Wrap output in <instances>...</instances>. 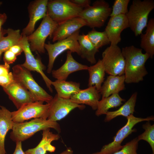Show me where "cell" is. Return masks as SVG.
Instances as JSON below:
<instances>
[{
  "label": "cell",
  "mask_w": 154,
  "mask_h": 154,
  "mask_svg": "<svg viewBox=\"0 0 154 154\" xmlns=\"http://www.w3.org/2000/svg\"><path fill=\"white\" fill-rule=\"evenodd\" d=\"M121 52L125 61V82L130 84L142 81L148 74L145 64L149 55L133 45L122 48Z\"/></svg>",
  "instance_id": "cell-1"
},
{
  "label": "cell",
  "mask_w": 154,
  "mask_h": 154,
  "mask_svg": "<svg viewBox=\"0 0 154 154\" xmlns=\"http://www.w3.org/2000/svg\"><path fill=\"white\" fill-rule=\"evenodd\" d=\"M52 128L58 133L61 131L59 124L57 122L47 119L36 118L22 123L14 122L10 138L13 141L22 142L29 138L38 131Z\"/></svg>",
  "instance_id": "cell-2"
},
{
  "label": "cell",
  "mask_w": 154,
  "mask_h": 154,
  "mask_svg": "<svg viewBox=\"0 0 154 154\" xmlns=\"http://www.w3.org/2000/svg\"><path fill=\"white\" fill-rule=\"evenodd\" d=\"M154 8L153 0H133L125 15L129 27L135 36L142 33L146 27L149 13Z\"/></svg>",
  "instance_id": "cell-3"
},
{
  "label": "cell",
  "mask_w": 154,
  "mask_h": 154,
  "mask_svg": "<svg viewBox=\"0 0 154 154\" xmlns=\"http://www.w3.org/2000/svg\"><path fill=\"white\" fill-rule=\"evenodd\" d=\"M14 80L22 84L32 94L36 101L49 104L53 97L49 94L35 81L30 71L21 65H16L12 68Z\"/></svg>",
  "instance_id": "cell-4"
},
{
  "label": "cell",
  "mask_w": 154,
  "mask_h": 154,
  "mask_svg": "<svg viewBox=\"0 0 154 154\" xmlns=\"http://www.w3.org/2000/svg\"><path fill=\"white\" fill-rule=\"evenodd\" d=\"M112 8L108 3L104 0H96L92 6L83 9L78 17L91 28L103 26L111 14Z\"/></svg>",
  "instance_id": "cell-5"
},
{
  "label": "cell",
  "mask_w": 154,
  "mask_h": 154,
  "mask_svg": "<svg viewBox=\"0 0 154 154\" xmlns=\"http://www.w3.org/2000/svg\"><path fill=\"white\" fill-rule=\"evenodd\" d=\"M83 9L69 0L48 1L46 14L58 24L78 17Z\"/></svg>",
  "instance_id": "cell-6"
},
{
  "label": "cell",
  "mask_w": 154,
  "mask_h": 154,
  "mask_svg": "<svg viewBox=\"0 0 154 154\" xmlns=\"http://www.w3.org/2000/svg\"><path fill=\"white\" fill-rule=\"evenodd\" d=\"M126 118L127 121L126 124L118 131L113 141L104 145L100 151L89 154H112L120 150L123 146L121 144L124 139L136 131V129H133L136 124L143 121L154 120L153 116L143 118L136 117L131 114Z\"/></svg>",
  "instance_id": "cell-7"
},
{
  "label": "cell",
  "mask_w": 154,
  "mask_h": 154,
  "mask_svg": "<svg viewBox=\"0 0 154 154\" xmlns=\"http://www.w3.org/2000/svg\"><path fill=\"white\" fill-rule=\"evenodd\" d=\"M79 30L67 38L57 41L54 44L45 43L44 48L48 53V63L47 72L50 73L52 70L55 60L60 54L66 50L72 52H76L80 56V52L78 38L79 36Z\"/></svg>",
  "instance_id": "cell-8"
},
{
  "label": "cell",
  "mask_w": 154,
  "mask_h": 154,
  "mask_svg": "<svg viewBox=\"0 0 154 154\" xmlns=\"http://www.w3.org/2000/svg\"><path fill=\"white\" fill-rule=\"evenodd\" d=\"M58 25L46 14L37 29L27 36L31 50L40 54L44 53L46 40L48 36L51 37Z\"/></svg>",
  "instance_id": "cell-9"
},
{
  "label": "cell",
  "mask_w": 154,
  "mask_h": 154,
  "mask_svg": "<svg viewBox=\"0 0 154 154\" xmlns=\"http://www.w3.org/2000/svg\"><path fill=\"white\" fill-rule=\"evenodd\" d=\"M101 60L105 72L114 76L124 74L125 59L117 45H110L107 48L102 52Z\"/></svg>",
  "instance_id": "cell-10"
},
{
  "label": "cell",
  "mask_w": 154,
  "mask_h": 154,
  "mask_svg": "<svg viewBox=\"0 0 154 154\" xmlns=\"http://www.w3.org/2000/svg\"><path fill=\"white\" fill-rule=\"evenodd\" d=\"M42 101H35L27 104L17 110L11 112V117L15 123H22L33 118L47 119L49 104H44Z\"/></svg>",
  "instance_id": "cell-11"
},
{
  "label": "cell",
  "mask_w": 154,
  "mask_h": 154,
  "mask_svg": "<svg viewBox=\"0 0 154 154\" xmlns=\"http://www.w3.org/2000/svg\"><path fill=\"white\" fill-rule=\"evenodd\" d=\"M19 45L22 48L25 57V62L21 64V65L30 71H35L39 73L49 90L52 92V81L44 72V71L46 69V67L43 64L40 58H35L33 55L27 36L22 35L19 41Z\"/></svg>",
  "instance_id": "cell-12"
},
{
  "label": "cell",
  "mask_w": 154,
  "mask_h": 154,
  "mask_svg": "<svg viewBox=\"0 0 154 154\" xmlns=\"http://www.w3.org/2000/svg\"><path fill=\"white\" fill-rule=\"evenodd\" d=\"M49 104L47 119L54 122H57L63 119L72 111L76 108L82 110L85 108L84 105L75 103L71 101L70 99L60 98L56 94Z\"/></svg>",
  "instance_id": "cell-13"
},
{
  "label": "cell",
  "mask_w": 154,
  "mask_h": 154,
  "mask_svg": "<svg viewBox=\"0 0 154 154\" xmlns=\"http://www.w3.org/2000/svg\"><path fill=\"white\" fill-rule=\"evenodd\" d=\"M17 109L27 103L36 101L31 93L21 84L15 80L3 88Z\"/></svg>",
  "instance_id": "cell-14"
},
{
  "label": "cell",
  "mask_w": 154,
  "mask_h": 154,
  "mask_svg": "<svg viewBox=\"0 0 154 154\" xmlns=\"http://www.w3.org/2000/svg\"><path fill=\"white\" fill-rule=\"evenodd\" d=\"M129 27L125 15L121 14L110 18L105 29L110 45H117L121 40V34L124 29Z\"/></svg>",
  "instance_id": "cell-15"
},
{
  "label": "cell",
  "mask_w": 154,
  "mask_h": 154,
  "mask_svg": "<svg viewBox=\"0 0 154 154\" xmlns=\"http://www.w3.org/2000/svg\"><path fill=\"white\" fill-rule=\"evenodd\" d=\"M48 0H37L30 4L28 8L29 20L27 26L23 30L21 35L28 36L35 30L36 23L46 15Z\"/></svg>",
  "instance_id": "cell-16"
},
{
  "label": "cell",
  "mask_w": 154,
  "mask_h": 154,
  "mask_svg": "<svg viewBox=\"0 0 154 154\" xmlns=\"http://www.w3.org/2000/svg\"><path fill=\"white\" fill-rule=\"evenodd\" d=\"M86 25L85 21L79 17L72 18L58 24L51 37L52 41L66 39Z\"/></svg>",
  "instance_id": "cell-17"
},
{
  "label": "cell",
  "mask_w": 154,
  "mask_h": 154,
  "mask_svg": "<svg viewBox=\"0 0 154 154\" xmlns=\"http://www.w3.org/2000/svg\"><path fill=\"white\" fill-rule=\"evenodd\" d=\"M69 50L67 52L66 58L65 62L59 68L52 70V77L56 80H66L69 75L74 72L82 70H87L88 67L81 64L75 60Z\"/></svg>",
  "instance_id": "cell-18"
},
{
  "label": "cell",
  "mask_w": 154,
  "mask_h": 154,
  "mask_svg": "<svg viewBox=\"0 0 154 154\" xmlns=\"http://www.w3.org/2000/svg\"><path fill=\"white\" fill-rule=\"evenodd\" d=\"M101 95L94 86L89 87L80 89L72 95L70 100L72 102L78 104H86L91 107L94 110H96Z\"/></svg>",
  "instance_id": "cell-19"
},
{
  "label": "cell",
  "mask_w": 154,
  "mask_h": 154,
  "mask_svg": "<svg viewBox=\"0 0 154 154\" xmlns=\"http://www.w3.org/2000/svg\"><path fill=\"white\" fill-rule=\"evenodd\" d=\"M60 137L59 134L53 133L50 128L44 129L43 130L42 139L37 146L27 150L25 153V154H46L47 151L54 152L56 147L51 143L58 140Z\"/></svg>",
  "instance_id": "cell-20"
},
{
  "label": "cell",
  "mask_w": 154,
  "mask_h": 154,
  "mask_svg": "<svg viewBox=\"0 0 154 154\" xmlns=\"http://www.w3.org/2000/svg\"><path fill=\"white\" fill-rule=\"evenodd\" d=\"M124 75L121 76L110 75L104 82L100 91L102 98L107 97L124 89Z\"/></svg>",
  "instance_id": "cell-21"
},
{
  "label": "cell",
  "mask_w": 154,
  "mask_h": 154,
  "mask_svg": "<svg viewBox=\"0 0 154 154\" xmlns=\"http://www.w3.org/2000/svg\"><path fill=\"white\" fill-rule=\"evenodd\" d=\"M14 122L11 117V112L6 107L0 106V154H5V141L8 131L12 129Z\"/></svg>",
  "instance_id": "cell-22"
},
{
  "label": "cell",
  "mask_w": 154,
  "mask_h": 154,
  "mask_svg": "<svg viewBox=\"0 0 154 154\" xmlns=\"http://www.w3.org/2000/svg\"><path fill=\"white\" fill-rule=\"evenodd\" d=\"M52 85L54 88L57 96L65 99H70L80 90V83L72 81L56 80L52 81Z\"/></svg>",
  "instance_id": "cell-23"
},
{
  "label": "cell",
  "mask_w": 154,
  "mask_h": 154,
  "mask_svg": "<svg viewBox=\"0 0 154 154\" xmlns=\"http://www.w3.org/2000/svg\"><path fill=\"white\" fill-rule=\"evenodd\" d=\"M80 50V56L85 59L92 64L96 63L95 57L96 53L99 52V49L96 48L89 39L87 35L84 34L79 35L78 38Z\"/></svg>",
  "instance_id": "cell-24"
},
{
  "label": "cell",
  "mask_w": 154,
  "mask_h": 154,
  "mask_svg": "<svg viewBox=\"0 0 154 154\" xmlns=\"http://www.w3.org/2000/svg\"><path fill=\"white\" fill-rule=\"evenodd\" d=\"M87 70L89 75L88 87L94 86L100 92L105 73L101 60L99 59L94 65L88 67Z\"/></svg>",
  "instance_id": "cell-25"
},
{
  "label": "cell",
  "mask_w": 154,
  "mask_h": 154,
  "mask_svg": "<svg viewBox=\"0 0 154 154\" xmlns=\"http://www.w3.org/2000/svg\"><path fill=\"white\" fill-rule=\"evenodd\" d=\"M137 94V92L133 93L129 100L118 110L114 111H108L106 114L104 121H109L119 116L127 117L130 115L133 114L135 112Z\"/></svg>",
  "instance_id": "cell-26"
},
{
  "label": "cell",
  "mask_w": 154,
  "mask_h": 154,
  "mask_svg": "<svg viewBox=\"0 0 154 154\" xmlns=\"http://www.w3.org/2000/svg\"><path fill=\"white\" fill-rule=\"evenodd\" d=\"M145 33L141 35V48L152 58L154 54V19L148 22Z\"/></svg>",
  "instance_id": "cell-27"
},
{
  "label": "cell",
  "mask_w": 154,
  "mask_h": 154,
  "mask_svg": "<svg viewBox=\"0 0 154 154\" xmlns=\"http://www.w3.org/2000/svg\"><path fill=\"white\" fill-rule=\"evenodd\" d=\"M125 101V99L122 98L119 94H113L103 98L98 102L95 114L98 116L106 114L110 109L119 106L122 104V102Z\"/></svg>",
  "instance_id": "cell-28"
},
{
  "label": "cell",
  "mask_w": 154,
  "mask_h": 154,
  "mask_svg": "<svg viewBox=\"0 0 154 154\" xmlns=\"http://www.w3.org/2000/svg\"><path fill=\"white\" fill-rule=\"evenodd\" d=\"M7 35L4 37L0 41V50L3 53L9 50L13 46L19 45L22 37L19 29H7Z\"/></svg>",
  "instance_id": "cell-29"
},
{
  "label": "cell",
  "mask_w": 154,
  "mask_h": 154,
  "mask_svg": "<svg viewBox=\"0 0 154 154\" xmlns=\"http://www.w3.org/2000/svg\"><path fill=\"white\" fill-rule=\"evenodd\" d=\"M87 35L92 44L98 49L110 43L105 31L99 32L93 28Z\"/></svg>",
  "instance_id": "cell-30"
},
{
  "label": "cell",
  "mask_w": 154,
  "mask_h": 154,
  "mask_svg": "<svg viewBox=\"0 0 154 154\" xmlns=\"http://www.w3.org/2000/svg\"><path fill=\"white\" fill-rule=\"evenodd\" d=\"M145 131L137 137L139 141L143 140L147 142L150 145L154 154V125H151L149 121H147L142 125Z\"/></svg>",
  "instance_id": "cell-31"
},
{
  "label": "cell",
  "mask_w": 154,
  "mask_h": 154,
  "mask_svg": "<svg viewBox=\"0 0 154 154\" xmlns=\"http://www.w3.org/2000/svg\"><path fill=\"white\" fill-rule=\"evenodd\" d=\"M130 0H115L110 15L112 17L121 14L126 15L128 12V6Z\"/></svg>",
  "instance_id": "cell-32"
},
{
  "label": "cell",
  "mask_w": 154,
  "mask_h": 154,
  "mask_svg": "<svg viewBox=\"0 0 154 154\" xmlns=\"http://www.w3.org/2000/svg\"><path fill=\"white\" fill-rule=\"evenodd\" d=\"M139 141L135 137L123 145L119 150L112 154H138L137 150Z\"/></svg>",
  "instance_id": "cell-33"
},
{
  "label": "cell",
  "mask_w": 154,
  "mask_h": 154,
  "mask_svg": "<svg viewBox=\"0 0 154 154\" xmlns=\"http://www.w3.org/2000/svg\"><path fill=\"white\" fill-rule=\"evenodd\" d=\"M14 79L12 72H10L6 75L0 76V86L3 88L11 84Z\"/></svg>",
  "instance_id": "cell-34"
},
{
  "label": "cell",
  "mask_w": 154,
  "mask_h": 154,
  "mask_svg": "<svg viewBox=\"0 0 154 154\" xmlns=\"http://www.w3.org/2000/svg\"><path fill=\"white\" fill-rule=\"evenodd\" d=\"M17 56L9 50L4 52L3 57L5 63L9 65L13 63L16 60Z\"/></svg>",
  "instance_id": "cell-35"
},
{
  "label": "cell",
  "mask_w": 154,
  "mask_h": 154,
  "mask_svg": "<svg viewBox=\"0 0 154 154\" xmlns=\"http://www.w3.org/2000/svg\"><path fill=\"white\" fill-rule=\"evenodd\" d=\"M70 1L83 9L90 6L91 3V1L90 0H71Z\"/></svg>",
  "instance_id": "cell-36"
},
{
  "label": "cell",
  "mask_w": 154,
  "mask_h": 154,
  "mask_svg": "<svg viewBox=\"0 0 154 154\" xmlns=\"http://www.w3.org/2000/svg\"><path fill=\"white\" fill-rule=\"evenodd\" d=\"M9 65L5 63L0 65V76L6 75L9 72Z\"/></svg>",
  "instance_id": "cell-37"
},
{
  "label": "cell",
  "mask_w": 154,
  "mask_h": 154,
  "mask_svg": "<svg viewBox=\"0 0 154 154\" xmlns=\"http://www.w3.org/2000/svg\"><path fill=\"white\" fill-rule=\"evenodd\" d=\"M9 50L13 52L17 56L21 54L23 51L22 48L19 45H14Z\"/></svg>",
  "instance_id": "cell-38"
},
{
  "label": "cell",
  "mask_w": 154,
  "mask_h": 154,
  "mask_svg": "<svg viewBox=\"0 0 154 154\" xmlns=\"http://www.w3.org/2000/svg\"><path fill=\"white\" fill-rule=\"evenodd\" d=\"M16 143L15 148L13 154H25L22 149V142L17 141Z\"/></svg>",
  "instance_id": "cell-39"
},
{
  "label": "cell",
  "mask_w": 154,
  "mask_h": 154,
  "mask_svg": "<svg viewBox=\"0 0 154 154\" xmlns=\"http://www.w3.org/2000/svg\"><path fill=\"white\" fill-rule=\"evenodd\" d=\"M7 18V15L5 13H0V31L2 28V26L6 21Z\"/></svg>",
  "instance_id": "cell-40"
},
{
  "label": "cell",
  "mask_w": 154,
  "mask_h": 154,
  "mask_svg": "<svg viewBox=\"0 0 154 154\" xmlns=\"http://www.w3.org/2000/svg\"><path fill=\"white\" fill-rule=\"evenodd\" d=\"M73 151L71 147H69L67 148L60 154H73Z\"/></svg>",
  "instance_id": "cell-41"
},
{
  "label": "cell",
  "mask_w": 154,
  "mask_h": 154,
  "mask_svg": "<svg viewBox=\"0 0 154 154\" xmlns=\"http://www.w3.org/2000/svg\"><path fill=\"white\" fill-rule=\"evenodd\" d=\"M7 34V29H4L3 28L0 31V41L5 37V34Z\"/></svg>",
  "instance_id": "cell-42"
},
{
  "label": "cell",
  "mask_w": 154,
  "mask_h": 154,
  "mask_svg": "<svg viewBox=\"0 0 154 154\" xmlns=\"http://www.w3.org/2000/svg\"><path fill=\"white\" fill-rule=\"evenodd\" d=\"M3 53L0 50V58H1V56L2 54Z\"/></svg>",
  "instance_id": "cell-43"
},
{
  "label": "cell",
  "mask_w": 154,
  "mask_h": 154,
  "mask_svg": "<svg viewBox=\"0 0 154 154\" xmlns=\"http://www.w3.org/2000/svg\"><path fill=\"white\" fill-rule=\"evenodd\" d=\"M2 4V1H0V6H1Z\"/></svg>",
  "instance_id": "cell-44"
},
{
  "label": "cell",
  "mask_w": 154,
  "mask_h": 154,
  "mask_svg": "<svg viewBox=\"0 0 154 154\" xmlns=\"http://www.w3.org/2000/svg\"></svg>",
  "instance_id": "cell-45"
}]
</instances>
